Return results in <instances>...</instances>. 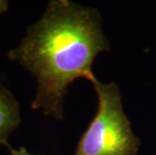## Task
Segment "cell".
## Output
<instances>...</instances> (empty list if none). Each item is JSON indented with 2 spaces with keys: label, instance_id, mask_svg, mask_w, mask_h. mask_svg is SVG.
I'll return each mask as SVG.
<instances>
[{
  "label": "cell",
  "instance_id": "obj_1",
  "mask_svg": "<svg viewBox=\"0 0 156 155\" xmlns=\"http://www.w3.org/2000/svg\"><path fill=\"white\" fill-rule=\"evenodd\" d=\"M109 49L97 9L69 0H52L8 57L35 78L37 89L31 108L62 120L69 87L81 78L94 82L93 62Z\"/></svg>",
  "mask_w": 156,
  "mask_h": 155
},
{
  "label": "cell",
  "instance_id": "obj_2",
  "mask_svg": "<svg viewBox=\"0 0 156 155\" xmlns=\"http://www.w3.org/2000/svg\"><path fill=\"white\" fill-rule=\"evenodd\" d=\"M98 97L97 113L82 134L74 155H136L141 140L132 131L115 83L92 82Z\"/></svg>",
  "mask_w": 156,
  "mask_h": 155
},
{
  "label": "cell",
  "instance_id": "obj_3",
  "mask_svg": "<svg viewBox=\"0 0 156 155\" xmlns=\"http://www.w3.org/2000/svg\"><path fill=\"white\" fill-rule=\"evenodd\" d=\"M20 124V114L17 101L9 91L0 86V145L10 149L8 136Z\"/></svg>",
  "mask_w": 156,
  "mask_h": 155
},
{
  "label": "cell",
  "instance_id": "obj_4",
  "mask_svg": "<svg viewBox=\"0 0 156 155\" xmlns=\"http://www.w3.org/2000/svg\"><path fill=\"white\" fill-rule=\"evenodd\" d=\"M9 151H10V153L11 155H32L30 154L29 152H27V150L25 149V148H19L18 150H16V149H13V148L11 147L10 149H9Z\"/></svg>",
  "mask_w": 156,
  "mask_h": 155
},
{
  "label": "cell",
  "instance_id": "obj_5",
  "mask_svg": "<svg viewBox=\"0 0 156 155\" xmlns=\"http://www.w3.org/2000/svg\"><path fill=\"white\" fill-rule=\"evenodd\" d=\"M8 8V2L5 0H0V15L4 13Z\"/></svg>",
  "mask_w": 156,
  "mask_h": 155
},
{
  "label": "cell",
  "instance_id": "obj_6",
  "mask_svg": "<svg viewBox=\"0 0 156 155\" xmlns=\"http://www.w3.org/2000/svg\"><path fill=\"white\" fill-rule=\"evenodd\" d=\"M0 86H1V85H0Z\"/></svg>",
  "mask_w": 156,
  "mask_h": 155
}]
</instances>
